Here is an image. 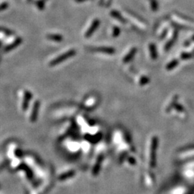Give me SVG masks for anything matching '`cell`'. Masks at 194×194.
<instances>
[{
    "instance_id": "obj_1",
    "label": "cell",
    "mask_w": 194,
    "mask_h": 194,
    "mask_svg": "<svg viewBox=\"0 0 194 194\" xmlns=\"http://www.w3.org/2000/svg\"><path fill=\"white\" fill-rule=\"evenodd\" d=\"M158 140L156 137H153L150 142L147 155V165L148 169L153 170L157 165V150Z\"/></svg>"
},
{
    "instance_id": "obj_2",
    "label": "cell",
    "mask_w": 194,
    "mask_h": 194,
    "mask_svg": "<svg viewBox=\"0 0 194 194\" xmlns=\"http://www.w3.org/2000/svg\"><path fill=\"white\" fill-rule=\"evenodd\" d=\"M177 158L181 162L194 160V145L182 147L178 152Z\"/></svg>"
},
{
    "instance_id": "obj_3",
    "label": "cell",
    "mask_w": 194,
    "mask_h": 194,
    "mask_svg": "<svg viewBox=\"0 0 194 194\" xmlns=\"http://www.w3.org/2000/svg\"><path fill=\"white\" fill-rule=\"evenodd\" d=\"M76 54V50H74V49H72V50L67 51V52L65 53L58 56L57 58H56L55 59L53 60V61H51L50 63H49V66L50 67L57 66V65L60 64L61 63L64 62L65 61H66V60L68 59V58L73 57V56H75Z\"/></svg>"
},
{
    "instance_id": "obj_4",
    "label": "cell",
    "mask_w": 194,
    "mask_h": 194,
    "mask_svg": "<svg viewBox=\"0 0 194 194\" xmlns=\"http://www.w3.org/2000/svg\"><path fill=\"white\" fill-rule=\"evenodd\" d=\"M156 182L155 174L153 173L152 170L148 169L143 174V183L144 186L147 188H152L155 186Z\"/></svg>"
},
{
    "instance_id": "obj_5",
    "label": "cell",
    "mask_w": 194,
    "mask_h": 194,
    "mask_svg": "<svg viewBox=\"0 0 194 194\" xmlns=\"http://www.w3.org/2000/svg\"><path fill=\"white\" fill-rule=\"evenodd\" d=\"M181 175L185 179L194 181V167H183Z\"/></svg>"
},
{
    "instance_id": "obj_6",
    "label": "cell",
    "mask_w": 194,
    "mask_h": 194,
    "mask_svg": "<svg viewBox=\"0 0 194 194\" xmlns=\"http://www.w3.org/2000/svg\"><path fill=\"white\" fill-rule=\"evenodd\" d=\"M99 24H100L99 19H95L94 20H93L92 22V23H91V26H90V27H89V29L87 30V31H86L85 35H84V37H85L86 38H91V35H92L93 33H94V32L96 31L97 28L98 27Z\"/></svg>"
},
{
    "instance_id": "obj_7",
    "label": "cell",
    "mask_w": 194,
    "mask_h": 194,
    "mask_svg": "<svg viewBox=\"0 0 194 194\" xmlns=\"http://www.w3.org/2000/svg\"><path fill=\"white\" fill-rule=\"evenodd\" d=\"M91 50L93 52H98L102 53L108 54V55H113L115 53V49L111 47H94V48L91 49Z\"/></svg>"
},
{
    "instance_id": "obj_8",
    "label": "cell",
    "mask_w": 194,
    "mask_h": 194,
    "mask_svg": "<svg viewBox=\"0 0 194 194\" xmlns=\"http://www.w3.org/2000/svg\"><path fill=\"white\" fill-rule=\"evenodd\" d=\"M39 109H40V101H35L34 104H33V109H32V112L30 115L31 122H35V121L37 120Z\"/></svg>"
},
{
    "instance_id": "obj_9",
    "label": "cell",
    "mask_w": 194,
    "mask_h": 194,
    "mask_svg": "<svg viewBox=\"0 0 194 194\" xmlns=\"http://www.w3.org/2000/svg\"><path fill=\"white\" fill-rule=\"evenodd\" d=\"M31 98H32V93L30 92L29 91H24V98H23L24 99H23V101H22V109H23L24 111H25L26 109H27Z\"/></svg>"
},
{
    "instance_id": "obj_10",
    "label": "cell",
    "mask_w": 194,
    "mask_h": 194,
    "mask_svg": "<svg viewBox=\"0 0 194 194\" xmlns=\"http://www.w3.org/2000/svg\"><path fill=\"white\" fill-rule=\"evenodd\" d=\"M22 43V39L20 38H17L15 40V41L13 42V43L10 44V45H8L7 46L5 47V48L4 49V51L7 53V52H9V51H11L12 50H14V49L16 48L17 46H19V45H20Z\"/></svg>"
},
{
    "instance_id": "obj_11",
    "label": "cell",
    "mask_w": 194,
    "mask_h": 194,
    "mask_svg": "<svg viewBox=\"0 0 194 194\" xmlns=\"http://www.w3.org/2000/svg\"><path fill=\"white\" fill-rule=\"evenodd\" d=\"M188 188L183 186H178L173 188L170 192V194H187Z\"/></svg>"
},
{
    "instance_id": "obj_12",
    "label": "cell",
    "mask_w": 194,
    "mask_h": 194,
    "mask_svg": "<svg viewBox=\"0 0 194 194\" xmlns=\"http://www.w3.org/2000/svg\"><path fill=\"white\" fill-rule=\"evenodd\" d=\"M135 53H136V48H132V50H130V52L128 53V54L123 58V63H126L130 62L132 58H133L134 56H135Z\"/></svg>"
},
{
    "instance_id": "obj_13",
    "label": "cell",
    "mask_w": 194,
    "mask_h": 194,
    "mask_svg": "<svg viewBox=\"0 0 194 194\" xmlns=\"http://www.w3.org/2000/svg\"><path fill=\"white\" fill-rule=\"evenodd\" d=\"M47 38L48 39V40L56 42H61L63 40L62 35L58 34H49L47 35Z\"/></svg>"
},
{
    "instance_id": "obj_14",
    "label": "cell",
    "mask_w": 194,
    "mask_h": 194,
    "mask_svg": "<svg viewBox=\"0 0 194 194\" xmlns=\"http://www.w3.org/2000/svg\"><path fill=\"white\" fill-rule=\"evenodd\" d=\"M111 15H112L113 17H114V18H116L117 20H119V22H122V23H125V22H126V20H125L124 17H123L117 11L113 10V11L111 12Z\"/></svg>"
},
{
    "instance_id": "obj_15",
    "label": "cell",
    "mask_w": 194,
    "mask_h": 194,
    "mask_svg": "<svg viewBox=\"0 0 194 194\" xmlns=\"http://www.w3.org/2000/svg\"><path fill=\"white\" fill-rule=\"evenodd\" d=\"M120 34V29L117 27H114V29H113V33H112V36L113 37H118Z\"/></svg>"
},
{
    "instance_id": "obj_16",
    "label": "cell",
    "mask_w": 194,
    "mask_h": 194,
    "mask_svg": "<svg viewBox=\"0 0 194 194\" xmlns=\"http://www.w3.org/2000/svg\"><path fill=\"white\" fill-rule=\"evenodd\" d=\"M176 66H178V61L176 62V61H173L172 63H170L168 64V66H167V69H172V68H173L174 67H175Z\"/></svg>"
},
{
    "instance_id": "obj_17",
    "label": "cell",
    "mask_w": 194,
    "mask_h": 194,
    "mask_svg": "<svg viewBox=\"0 0 194 194\" xmlns=\"http://www.w3.org/2000/svg\"><path fill=\"white\" fill-rule=\"evenodd\" d=\"M37 6H38V9L40 10H43L44 7H45V4H44V2L43 1H37Z\"/></svg>"
},
{
    "instance_id": "obj_18",
    "label": "cell",
    "mask_w": 194,
    "mask_h": 194,
    "mask_svg": "<svg viewBox=\"0 0 194 194\" xmlns=\"http://www.w3.org/2000/svg\"><path fill=\"white\" fill-rule=\"evenodd\" d=\"M151 7L153 10H156L158 9V3L156 0H152L151 1Z\"/></svg>"
},
{
    "instance_id": "obj_19",
    "label": "cell",
    "mask_w": 194,
    "mask_h": 194,
    "mask_svg": "<svg viewBox=\"0 0 194 194\" xmlns=\"http://www.w3.org/2000/svg\"><path fill=\"white\" fill-rule=\"evenodd\" d=\"M8 7V3L4 2L2 4H0V11H3V10H6Z\"/></svg>"
},
{
    "instance_id": "obj_20",
    "label": "cell",
    "mask_w": 194,
    "mask_h": 194,
    "mask_svg": "<svg viewBox=\"0 0 194 194\" xmlns=\"http://www.w3.org/2000/svg\"><path fill=\"white\" fill-rule=\"evenodd\" d=\"M75 1L78 3H81V2H84V1H87V0H75Z\"/></svg>"
}]
</instances>
